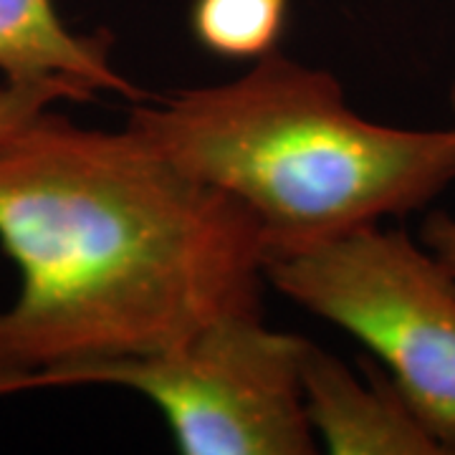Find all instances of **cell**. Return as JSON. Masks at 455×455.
<instances>
[{
	"label": "cell",
	"instance_id": "cell-1",
	"mask_svg": "<svg viewBox=\"0 0 455 455\" xmlns=\"http://www.w3.org/2000/svg\"><path fill=\"white\" fill-rule=\"evenodd\" d=\"M0 248L20 274L0 309V397L260 314L253 218L132 127L46 109L0 137Z\"/></svg>",
	"mask_w": 455,
	"mask_h": 455
},
{
	"label": "cell",
	"instance_id": "cell-2",
	"mask_svg": "<svg viewBox=\"0 0 455 455\" xmlns=\"http://www.w3.org/2000/svg\"><path fill=\"white\" fill-rule=\"evenodd\" d=\"M127 127L241 205L266 256L420 211L455 182V127L372 122L329 71L278 51L238 79L132 101Z\"/></svg>",
	"mask_w": 455,
	"mask_h": 455
},
{
	"label": "cell",
	"instance_id": "cell-3",
	"mask_svg": "<svg viewBox=\"0 0 455 455\" xmlns=\"http://www.w3.org/2000/svg\"><path fill=\"white\" fill-rule=\"evenodd\" d=\"M266 283L372 352L410 410L455 455V276L405 230L359 226L268 253Z\"/></svg>",
	"mask_w": 455,
	"mask_h": 455
},
{
	"label": "cell",
	"instance_id": "cell-4",
	"mask_svg": "<svg viewBox=\"0 0 455 455\" xmlns=\"http://www.w3.org/2000/svg\"><path fill=\"white\" fill-rule=\"evenodd\" d=\"M307 339L230 316L180 344L76 364L36 390L107 385L160 407L182 455H309L316 438L301 403Z\"/></svg>",
	"mask_w": 455,
	"mask_h": 455
},
{
	"label": "cell",
	"instance_id": "cell-5",
	"mask_svg": "<svg viewBox=\"0 0 455 455\" xmlns=\"http://www.w3.org/2000/svg\"><path fill=\"white\" fill-rule=\"evenodd\" d=\"M301 403L314 438L334 455H448L377 362L362 377L307 339Z\"/></svg>",
	"mask_w": 455,
	"mask_h": 455
},
{
	"label": "cell",
	"instance_id": "cell-6",
	"mask_svg": "<svg viewBox=\"0 0 455 455\" xmlns=\"http://www.w3.org/2000/svg\"><path fill=\"white\" fill-rule=\"evenodd\" d=\"M107 31L76 33L53 0H0V74L5 82H59L89 99L119 94L140 101L142 92L112 59Z\"/></svg>",
	"mask_w": 455,
	"mask_h": 455
},
{
	"label": "cell",
	"instance_id": "cell-7",
	"mask_svg": "<svg viewBox=\"0 0 455 455\" xmlns=\"http://www.w3.org/2000/svg\"><path fill=\"white\" fill-rule=\"evenodd\" d=\"M291 0H193L190 31L197 46L226 61H259L278 51Z\"/></svg>",
	"mask_w": 455,
	"mask_h": 455
},
{
	"label": "cell",
	"instance_id": "cell-8",
	"mask_svg": "<svg viewBox=\"0 0 455 455\" xmlns=\"http://www.w3.org/2000/svg\"><path fill=\"white\" fill-rule=\"evenodd\" d=\"M59 101H92L82 89L59 82H5L0 86V137L20 130Z\"/></svg>",
	"mask_w": 455,
	"mask_h": 455
},
{
	"label": "cell",
	"instance_id": "cell-9",
	"mask_svg": "<svg viewBox=\"0 0 455 455\" xmlns=\"http://www.w3.org/2000/svg\"><path fill=\"white\" fill-rule=\"evenodd\" d=\"M420 243L455 276V215L430 212L420 228Z\"/></svg>",
	"mask_w": 455,
	"mask_h": 455
},
{
	"label": "cell",
	"instance_id": "cell-10",
	"mask_svg": "<svg viewBox=\"0 0 455 455\" xmlns=\"http://www.w3.org/2000/svg\"><path fill=\"white\" fill-rule=\"evenodd\" d=\"M451 107H453V114H455V76H453V84H451Z\"/></svg>",
	"mask_w": 455,
	"mask_h": 455
}]
</instances>
